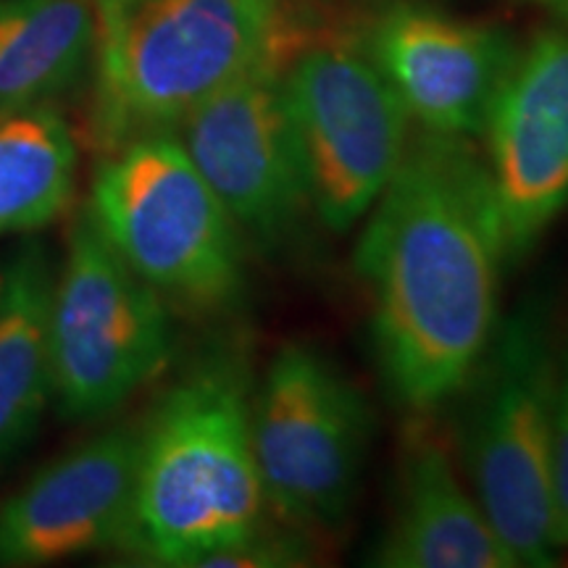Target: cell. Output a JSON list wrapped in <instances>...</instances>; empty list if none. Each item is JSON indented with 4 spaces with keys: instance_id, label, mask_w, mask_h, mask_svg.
<instances>
[{
    "instance_id": "6da1fadb",
    "label": "cell",
    "mask_w": 568,
    "mask_h": 568,
    "mask_svg": "<svg viewBox=\"0 0 568 568\" xmlns=\"http://www.w3.org/2000/svg\"><path fill=\"white\" fill-rule=\"evenodd\" d=\"M503 264L485 155L416 130L355 247L376 361L403 408L424 416L464 393L500 324Z\"/></svg>"
},
{
    "instance_id": "7a4b0ae2",
    "label": "cell",
    "mask_w": 568,
    "mask_h": 568,
    "mask_svg": "<svg viewBox=\"0 0 568 568\" xmlns=\"http://www.w3.org/2000/svg\"><path fill=\"white\" fill-rule=\"evenodd\" d=\"M251 397L247 366L230 353L209 355L161 397L140 432L119 550L148 566H222L266 535Z\"/></svg>"
},
{
    "instance_id": "3957f363",
    "label": "cell",
    "mask_w": 568,
    "mask_h": 568,
    "mask_svg": "<svg viewBox=\"0 0 568 568\" xmlns=\"http://www.w3.org/2000/svg\"><path fill=\"white\" fill-rule=\"evenodd\" d=\"M88 140L98 155L176 132L224 84L293 48L282 0H92Z\"/></svg>"
},
{
    "instance_id": "277c9868",
    "label": "cell",
    "mask_w": 568,
    "mask_h": 568,
    "mask_svg": "<svg viewBox=\"0 0 568 568\" xmlns=\"http://www.w3.org/2000/svg\"><path fill=\"white\" fill-rule=\"evenodd\" d=\"M560 353L552 305L531 293L497 324L464 393L460 468L516 568L552 566V418Z\"/></svg>"
},
{
    "instance_id": "5b68a950",
    "label": "cell",
    "mask_w": 568,
    "mask_h": 568,
    "mask_svg": "<svg viewBox=\"0 0 568 568\" xmlns=\"http://www.w3.org/2000/svg\"><path fill=\"white\" fill-rule=\"evenodd\" d=\"M92 222L166 303L216 314L245 287V245L176 132H153L98 159Z\"/></svg>"
},
{
    "instance_id": "8992f818",
    "label": "cell",
    "mask_w": 568,
    "mask_h": 568,
    "mask_svg": "<svg viewBox=\"0 0 568 568\" xmlns=\"http://www.w3.org/2000/svg\"><path fill=\"white\" fill-rule=\"evenodd\" d=\"M282 98L308 190L329 232L364 222L410 142V116L361 40L297 38L282 63Z\"/></svg>"
},
{
    "instance_id": "52a82bcc",
    "label": "cell",
    "mask_w": 568,
    "mask_h": 568,
    "mask_svg": "<svg viewBox=\"0 0 568 568\" xmlns=\"http://www.w3.org/2000/svg\"><path fill=\"white\" fill-rule=\"evenodd\" d=\"M166 305L84 209L71 226L48 318L53 397L63 418L98 422L169 366L174 329Z\"/></svg>"
},
{
    "instance_id": "ba28073f",
    "label": "cell",
    "mask_w": 568,
    "mask_h": 568,
    "mask_svg": "<svg viewBox=\"0 0 568 568\" xmlns=\"http://www.w3.org/2000/svg\"><path fill=\"white\" fill-rule=\"evenodd\" d=\"M251 429L268 510L282 527H339L372 439V410L343 368L316 347L284 345L253 389Z\"/></svg>"
},
{
    "instance_id": "9c48e42d",
    "label": "cell",
    "mask_w": 568,
    "mask_h": 568,
    "mask_svg": "<svg viewBox=\"0 0 568 568\" xmlns=\"http://www.w3.org/2000/svg\"><path fill=\"white\" fill-rule=\"evenodd\" d=\"M287 53L224 84L176 126L184 151L237 230L264 251H276L311 211L282 98Z\"/></svg>"
},
{
    "instance_id": "30bf717a",
    "label": "cell",
    "mask_w": 568,
    "mask_h": 568,
    "mask_svg": "<svg viewBox=\"0 0 568 568\" xmlns=\"http://www.w3.org/2000/svg\"><path fill=\"white\" fill-rule=\"evenodd\" d=\"M361 45L418 130L479 140L521 45L503 27L416 0L387 3Z\"/></svg>"
},
{
    "instance_id": "8fae6325",
    "label": "cell",
    "mask_w": 568,
    "mask_h": 568,
    "mask_svg": "<svg viewBox=\"0 0 568 568\" xmlns=\"http://www.w3.org/2000/svg\"><path fill=\"white\" fill-rule=\"evenodd\" d=\"M481 138L510 264L568 209L566 27L542 30L518 51Z\"/></svg>"
},
{
    "instance_id": "7c38bea8",
    "label": "cell",
    "mask_w": 568,
    "mask_h": 568,
    "mask_svg": "<svg viewBox=\"0 0 568 568\" xmlns=\"http://www.w3.org/2000/svg\"><path fill=\"white\" fill-rule=\"evenodd\" d=\"M142 424L71 447L0 506V566L30 568L122 545Z\"/></svg>"
},
{
    "instance_id": "4fadbf2b",
    "label": "cell",
    "mask_w": 568,
    "mask_h": 568,
    "mask_svg": "<svg viewBox=\"0 0 568 568\" xmlns=\"http://www.w3.org/2000/svg\"><path fill=\"white\" fill-rule=\"evenodd\" d=\"M374 566L516 568L464 474L429 424L414 422L397 458L395 497Z\"/></svg>"
},
{
    "instance_id": "5bb4252c",
    "label": "cell",
    "mask_w": 568,
    "mask_h": 568,
    "mask_svg": "<svg viewBox=\"0 0 568 568\" xmlns=\"http://www.w3.org/2000/svg\"><path fill=\"white\" fill-rule=\"evenodd\" d=\"M53 272L40 245L13 253L0 290V466L11 460L38 432L51 376Z\"/></svg>"
},
{
    "instance_id": "9a60e30c",
    "label": "cell",
    "mask_w": 568,
    "mask_h": 568,
    "mask_svg": "<svg viewBox=\"0 0 568 568\" xmlns=\"http://www.w3.org/2000/svg\"><path fill=\"white\" fill-rule=\"evenodd\" d=\"M92 0H0V116L48 105L92 63Z\"/></svg>"
},
{
    "instance_id": "2e32d148",
    "label": "cell",
    "mask_w": 568,
    "mask_h": 568,
    "mask_svg": "<svg viewBox=\"0 0 568 568\" xmlns=\"http://www.w3.org/2000/svg\"><path fill=\"white\" fill-rule=\"evenodd\" d=\"M80 151L51 105L0 116V237L51 224L77 193Z\"/></svg>"
},
{
    "instance_id": "e0dca14e",
    "label": "cell",
    "mask_w": 568,
    "mask_h": 568,
    "mask_svg": "<svg viewBox=\"0 0 568 568\" xmlns=\"http://www.w3.org/2000/svg\"><path fill=\"white\" fill-rule=\"evenodd\" d=\"M552 531L556 548L568 550V345L560 353L556 418H552Z\"/></svg>"
},
{
    "instance_id": "ac0fdd59",
    "label": "cell",
    "mask_w": 568,
    "mask_h": 568,
    "mask_svg": "<svg viewBox=\"0 0 568 568\" xmlns=\"http://www.w3.org/2000/svg\"><path fill=\"white\" fill-rule=\"evenodd\" d=\"M531 3L548 6V9L560 13V17H564V19H568V0H531Z\"/></svg>"
},
{
    "instance_id": "d6986e66",
    "label": "cell",
    "mask_w": 568,
    "mask_h": 568,
    "mask_svg": "<svg viewBox=\"0 0 568 568\" xmlns=\"http://www.w3.org/2000/svg\"><path fill=\"white\" fill-rule=\"evenodd\" d=\"M0 290H3V268H0Z\"/></svg>"
}]
</instances>
